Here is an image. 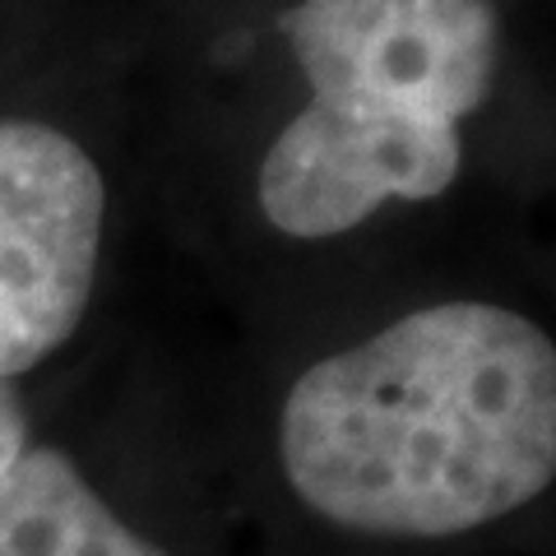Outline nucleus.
I'll return each instance as SVG.
<instances>
[{
    "label": "nucleus",
    "instance_id": "f257e3e1",
    "mask_svg": "<svg viewBox=\"0 0 556 556\" xmlns=\"http://www.w3.org/2000/svg\"><path fill=\"white\" fill-rule=\"evenodd\" d=\"M316 515L380 538H450L556 478V343L486 302H445L316 362L278 427Z\"/></svg>",
    "mask_w": 556,
    "mask_h": 556
},
{
    "label": "nucleus",
    "instance_id": "f03ea898",
    "mask_svg": "<svg viewBox=\"0 0 556 556\" xmlns=\"http://www.w3.org/2000/svg\"><path fill=\"white\" fill-rule=\"evenodd\" d=\"M278 28L311 84L260 167V208L278 232L339 237L459 177V126L501 70L486 0H298Z\"/></svg>",
    "mask_w": 556,
    "mask_h": 556
},
{
    "label": "nucleus",
    "instance_id": "39448f33",
    "mask_svg": "<svg viewBox=\"0 0 556 556\" xmlns=\"http://www.w3.org/2000/svg\"><path fill=\"white\" fill-rule=\"evenodd\" d=\"M28 450V422H24V408L14 399L10 380H0V478L10 473L20 455Z\"/></svg>",
    "mask_w": 556,
    "mask_h": 556
},
{
    "label": "nucleus",
    "instance_id": "20e7f679",
    "mask_svg": "<svg viewBox=\"0 0 556 556\" xmlns=\"http://www.w3.org/2000/svg\"><path fill=\"white\" fill-rule=\"evenodd\" d=\"M0 556H167L112 515L61 450H24L0 478Z\"/></svg>",
    "mask_w": 556,
    "mask_h": 556
},
{
    "label": "nucleus",
    "instance_id": "7ed1b4c3",
    "mask_svg": "<svg viewBox=\"0 0 556 556\" xmlns=\"http://www.w3.org/2000/svg\"><path fill=\"white\" fill-rule=\"evenodd\" d=\"M102 208V172L75 139L0 121V380L38 367L79 329Z\"/></svg>",
    "mask_w": 556,
    "mask_h": 556
}]
</instances>
